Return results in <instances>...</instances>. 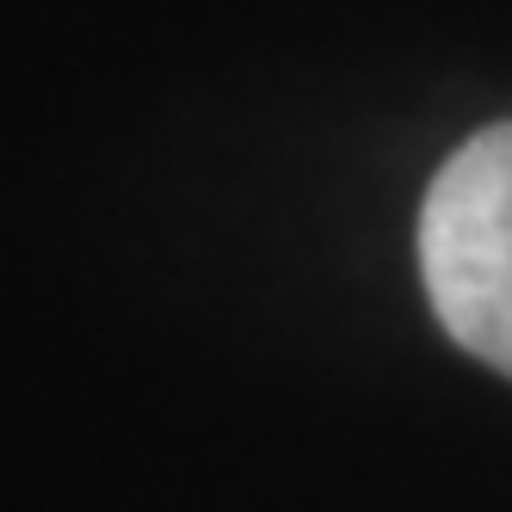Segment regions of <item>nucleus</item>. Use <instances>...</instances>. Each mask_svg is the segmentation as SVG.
Returning <instances> with one entry per match:
<instances>
[{"label": "nucleus", "instance_id": "1", "mask_svg": "<svg viewBox=\"0 0 512 512\" xmlns=\"http://www.w3.org/2000/svg\"><path fill=\"white\" fill-rule=\"evenodd\" d=\"M420 278L445 334L512 377V124H488L438 167L420 204Z\"/></svg>", "mask_w": 512, "mask_h": 512}]
</instances>
